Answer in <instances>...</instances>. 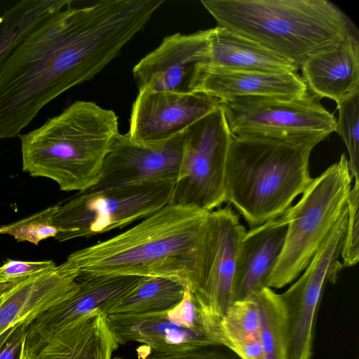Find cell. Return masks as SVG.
<instances>
[{
	"mask_svg": "<svg viewBox=\"0 0 359 359\" xmlns=\"http://www.w3.org/2000/svg\"><path fill=\"white\" fill-rule=\"evenodd\" d=\"M155 13L148 0L67 6L27 34L0 65V140L19 137L48 103L97 75Z\"/></svg>",
	"mask_w": 359,
	"mask_h": 359,
	"instance_id": "cell-1",
	"label": "cell"
},
{
	"mask_svg": "<svg viewBox=\"0 0 359 359\" xmlns=\"http://www.w3.org/2000/svg\"><path fill=\"white\" fill-rule=\"evenodd\" d=\"M209 212L168 203L126 231L73 252L64 263L78 276L170 277L187 283Z\"/></svg>",
	"mask_w": 359,
	"mask_h": 359,
	"instance_id": "cell-2",
	"label": "cell"
},
{
	"mask_svg": "<svg viewBox=\"0 0 359 359\" xmlns=\"http://www.w3.org/2000/svg\"><path fill=\"white\" fill-rule=\"evenodd\" d=\"M325 138L232 135L225 165L226 201L252 228L278 217L311 182L310 155Z\"/></svg>",
	"mask_w": 359,
	"mask_h": 359,
	"instance_id": "cell-3",
	"label": "cell"
},
{
	"mask_svg": "<svg viewBox=\"0 0 359 359\" xmlns=\"http://www.w3.org/2000/svg\"><path fill=\"white\" fill-rule=\"evenodd\" d=\"M217 23L300 67L312 55L330 48L355 27L327 0H203Z\"/></svg>",
	"mask_w": 359,
	"mask_h": 359,
	"instance_id": "cell-4",
	"label": "cell"
},
{
	"mask_svg": "<svg viewBox=\"0 0 359 359\" xmlns=\"http://www.w3.org/2000/svg\"><path fill=\"white\" fill-rule=\"evenodd\" d=\"M119 134L118 116L91 101L78 100L43 125L21 134L22 170L79 193L99 181L104 160Z\"/></svg>",
	"mask_w": 359,
	"mask_h": 359,
	"instance_id": "cell-5",
	"label": "cell"
},
{
	"mask_svg": "<svg viewBox=\"0 0 359 359\" xmlns=\"http://www.w3.org/2000/svg\"><path fill=\"white\" fill-rule=\"evenodd\" d=\"M352 176L346 155L313 178L299 201L286 210L284 245L269 287L282 288L309 265L347 206Z\"/></svg>",
	"mask_w": 359,
	"mask_h": 359,
	"instance_id": "cell-6",
	"label": "cell"
},
{
	"mask_svg": "<svg viewBox=\"0 0 359 359\" xmlns=\"http://www.w3.org/2000/svg\"><path fill=\"white\" fill-rule=\"evenodd\" d=\"M175 181L88 189L63 204L52 224L59 242L122 229L155 213L170 203Z\"/></svg>",
	"mask_w": 359,
	"mask_h": 359,
	"instance_id": "cell-7",
	"label": "cell"
},
{
	"mask_svg": "<svg viewBox=\"0 0 359 359\" xmlns=\"http://www.w3.org/2000/svg\"><path fill=\"white\" fill-rule=\"evenodd\" d=\"M245 233L230 205L210 212L187 283L217 343L219 321L234 302L236 262Z\"/></svg>",
	"mask_w": 359,
	"mask_h": 359,
	"instance_id": "cell-8",
	"label": "cell"
},
{
	"mask_svg": "<svg viewBox=\"0 0 359 359\" xmlns=\"http://www.w3.org/2000/svg\"><path fill=\"white\" fill-rule=\"evenodd\" d=\"M231 137L221 107L185 130L180 170L169 203L209 212L226 202L225 165Z\"/></svg>",
	"mask_w": 359,
	"mask_h": 359,
	"instance_id": "cell-9",
	"label": "cell"
},
{
	"mask_svg": "<svg viewBox=\"0 0 359 359\" xmlns=\"http://www.w3.org/2000/svg\"><path fill=\"white\" fill-rule=\"evenodd\" d=\"M235 136L327 137L337 119L309 91L295 97L250 96L220 102Z\"/></svg>",
	"mask_w": 359,
	"mask_h": 359,
	"instance_id": "cell-10",
	"label": "cell"
},
{
	"mask_svg": "<svg viewBox=\"0 0 359 359\" xmlns=\"http://www.w3.org/2000/svg\"><path fill=\"white\" fill-rule=\"evenodd\" d=\"M146 277L79 275V287L70 298L43 312L26 328L25 358L34 355L57 332L95 311L105 313L130 294Z\"/></svg>",
	"mask_w": 359,
	"mask_h": 359,
	"instance_id": "cell-11",
	"label": "cell"
},
{
	"mask_svg": "<svg viewBox=\"0 0 359 359\" xmlns=\"http://www.w3.org/2000/svg\"><path fill=\"white\" fill-rule=\"evenodd\" d=\"M184 131L150 144L135 142L119 133L104 160L99 181L90 189L176 181Z\"/></svg>",
	"mask_w": 359,
	"mask_h": 359,
	"instance_id": "cell-12",
	"label": "cell"
},
{
	"mask_svg": "<svg viewBox=\"0 0 359 359\" xmlns=\"http://www.w3.org/2000/svg\"><path fill=\"white\" fill-rule=\"evenodd\" d=\"M219 107V100L201 93L140 90L126 135L137 143L163 142Z\"/></svg>",
	"mask_w": 359,
	"mask_h": 359,
	"instance_id": "cell-13",
	"label": "cell"
},
{
	"mask_svg": "<svg viewBox=\"0 0 359 359\" xmlns=\"http://www.w3.org/2000/svg\"><path fill=\"white\" fill-rule=\"evenodd\" d=\"M210 31L176 33L165 37L133 67L138 90L190 92L196 66L208 60Z\"/></svg>",
	"mask_w": 359,
	"mask_h": 359,
	"instance_id": "cell-14",
	"label": "cell"
},
{
	"mask_svg": "<svg viewBox=\"0 0 359 359\" xmlns=\"http://www.w3.org/2000/svg\"><path fill=\"white\" fill-rule=\"evenodd\" d=\"M335 273L333 257L319 252L297 281L279 294L285 313L286 359H311L316 311L324 286Z\"/></svg>",
	"mask_w": 359,
	"mask_h": 359,
	"instance_id": "cell-15",
	"label": "cell"
},
{
	"mask_svg": "<svg viewBox=\"0 0 359 359\" xmlns=\"http://www.w3.org/2000/svg\"><path fill=\"white\" fill-rule=\"evenodd\" d=\"M189 91L204 93L222 102L250 96L300 97L308 89L298 73L228 69L203 62L196 66Z\"/></svg>",
	"mask_w": 359,
	"mask_h": 359,
	"instance_id": "cell-16",
	"label": "cell"
},
{
	"mask_svg": "<svg viewBox=\"0 0 359 359\" xmlns=\"http://www.w3.org/2000/svg\"><path fill=\"white\" fill-rule=\"evenodd\" d=\"M78 274L63 262L11 285L0 299V334L11 327L27 325L78 290Z\"/></svg>",
	"mask_w": 359,
	"mask_h": 359,
	"instance_id": "cell-17",
	"label": "cell"
},
{
	"mask_svg": "<svg viewBox=\"0 0 359 359\" xmlns=\"http://www.w3.org/2000/svg\"><path fill=\"white\" fill-rule=\"evenodd\" d=\"M287 229L286 211L245 233L237 255L234 302L269 287L271 276L281 254Z\"/></svg>",
	"mask_w": 359,
	"mask_h": 359,
	"instance_id": "cell-18",
	"label": "cell"
},
{
	"mask_svg": "<svg viewBox=\"0 0 359 359\" xmlns=\"http://www.w3.org/2000/svg\"><path fill=\"white\" fill-rule=\"evenodd\" d=\"M308 91L337 104L359 91L358 34H351L335 46L316 53L300 67Z\"/></svg>",
	"mask_w": 359,
	"mask_h": 359,
	"instance_id": "cell-19",
	"label": "cell"
},
{
	"mask_svg": "<svg viewBox=\"0 0 359 359\" xmlns=\"http://www.w3.org/2000/svg\"><path fill=\"white\" fill-rule=\"evenodd\" d=\"M109 325L119 344L136 341L157 353H170L219 345L205 332L172 322L165 311L135 315H107Z\"/></svg>",
	"mask_w": 359,
	"mask_h": 359,
	"instance_id": "cell-20",
	"label": "cell"
},
{
	"mask_svg": "<svg viewBox=\"0 0 359 359\" xmlns=\"http://www.w3.org/2000/svg\"><path fill=\"white\" fill-rule=\"evenodd\" d=\"M118 346L107 313L97 311L55 333L27 359H111Z\"/></svg>",
	"mask_w": 359,
	"mask_h": 359,
	"instance_id": "cell-21",
	"label": "cell"
},
{
	"mask_svg": "<svg viewBox=\"0 0 359 359\" xmlns=\"http://www.w3.org/2000/svg\"><path fill=\"white\" fill-rule=\"evenodd\" d=\"M210 66L235 70L266 73H297L293 62L228 29L216 26L210 34Z\"/></svg>",
	"mask_w": 359,
	"mask_h": 359,
	"instance_id": "cell-22",
	"label": "cell"
},
{
	"mask_svg": "<svg viewBox=\"0 0 359 359\" xmlns=\"http://www.w3.org/2000/svg\"><path fill=\"white\" fill-rule=\"evenodd\" d=\"M218 343L241 359H266L258 304L253 296L235 301L218 327Z\"/></svg>",
	"mask_w": 359,
	"mask_h": 359,
	"instance_id": "cell-23",
	"label": "cell"
},
{
	"mask_svg": "<svg viewBox=\"0 0 359 359\" xmlns=\"http://www.w3.org/2000/svg\"><path fill=\"white\" fill-rule=\"evenodd\" d=\"M71 0H23L0 15V65L32 30L71 4Z\"/></svg>",
	"mask_w": 359,
	"mask_h": 359,
	"instance_id": "cell-24",
	"label": "cell"
},
{
	"mask_svg": "<svg viewBox=\"0 0 359 359\" xmlns=\"http://www.w3.org/2000/svg\"><path fill=\"white\" fill-rule=\"evenodd\" d=\"M187 283L177 278L146 277L107 315H135L167 311L183 298Z\"/></svg>",
	"mask_w": 359,
	"mask_h": 359,
	"instance_id": "cell-25",
	"label": "cell"
},
{
	"mask_svg": "<svg viewBox=\"0 0 359 359\" xmlns=\"http://www.w3.org/2000/svg\"><path fill=\"white\" fill-rule=\"evenodd\" d=\"M253 297L259 307L266 359H286L285 313L279 294L265 287Z\"/></svg>",
	"mask_w": 359,
	"mask_h": 359,
	"instance_id": "cell-26",
	"label": "cell"
},
{
	"mask_svg": "<svg viewBox=\"0 0 359 359\" xmlns=\"http://www.w3.org/2000/svg\"><path fill=\"white\" fill-rule=\"evenodd\" d=\"M337 105L339 117L336 132L346 147L351 176L355 180H359V91Z\"/></svg>",
	"mask_w": 359,
	"mask_h": 359,
	"instance_id": "cell-27",
	"label": "cell"
},
{
	"mask_svg": "<svg viewBox=\"0 0 359 359\" xmlns=\"http://www.w3.org/2000/svg\"><path fill=\"white\" fill-rule=\"evenodd\" d=\"M60 205L50 206L20 221L0 226V234H8L18 242L27 241L36 245L43 240L55 238L60 229L52 224V219Z\"/></svg>",
	"mask_w": 359,
	"mask_h": 359,
	"instance_id": "cell-28",
	"label": "cell"
},
{
	"mask_svg": "<svg viewBox=\"0 0 359 359\" xmlns=\"http://www.w3.org/2000/svg\"><path fill=\"white\" fill-rule=\"evenodd\" d=\"M359 180H355L347 200L348 218L341 251L342 267L354 266L359 260Z\"/></svg>",
	"mask_w": 359,
	"mask_h": 359,
	"instance_id": "cell-29",
	"label": "cell"
},
{
	"mask_svg": "<svg viewBox=\"0 0 359 359\" xmlns=\"http://www.w3.org/2000/svg\"><path fill=\"white\" fill-rule=\"evenodd\" d=\"M165 313L174 323L203 330L213 339L196 299L187 285L182 299L173 308L165 311Z\"/></svg>",
	"mask_w": 359,
	"mask_h": 359,
	"instance_id": "cell-30",
	"label": "cell"
},
{
	"mask_svg": "<svg viewBox=\"0 0 359 359\" xmlns=\"http://www.w3.org/2000/svg\"><path fill=\"white\" fill-rule=\"evenodd\" d=\"M56 266L52 260L21 261L7 259L0 266V283L16 284Z\"/></svg>",
	"mask_w": 359,
	"mask_h": 359,
	"instance_id": "cell-31",
	"label": "cell"
},
{
	"mask_svg": "<svg viewBox=\"0 0 359 359\" xmlns=\"http://www.w3.org/2000/svg\"><path fill=\"white\" fill-rule=\"evenodd\" d=\"M147 359H241L222 345H210L170 353L153 352Z\"/></svg>",
	"mask_w": 359,
	"mask_h": 359,
	"instance_id": "cell-32",
	"label": "cell"
},
{
	"mask_svg": "<svg viewBox=\"0 0 359 359\" xmlns=\"http://www.w3.org/2000/svg\"><path fill=\"white\" fill-rule=\"evenodd\" d=\"M27 324L20 323L0 350V359H25L23 351Z\"/></svg>",
	"mask_w": 359,
	"mask_h": 359,
	"instance_id": "cell-33",
	"label": "cell"
},
{
	"mask_svg": "<svg viewBox=\"0 0 359 359\" xmlns=\"http://www.w3.org/2000/svg\"><path fill=\"white\" fill-rule=\"evenodd\" d=\"M17 325L9 328L8 330H6L5 332L0 334V350L4 346V344L6 343L10 335L12 334V332H13L14 329L16 327Z\"/></svg>",
	"mask_w": 359,
	"mask_h": 359,
	"instance_id": "cell-34",
	"label": "cell"
},
{
	"mask_svg": "<svg viewBox=\"0 0 359 359\" xmlns=\"http://www.w3.org/2000/svg\"><path fill=\"white\" fill-rule=\"evenodd\" d=\"M11 285H12L11 284L0 283V299H1V297L2 294L4 293V292L5 290H6Z\"/></svg>",
	"mask_w": 359,
	"mask_h": 359,
	"instance_id": "cell-35",
	"label": "cell"
}]
</instances>
